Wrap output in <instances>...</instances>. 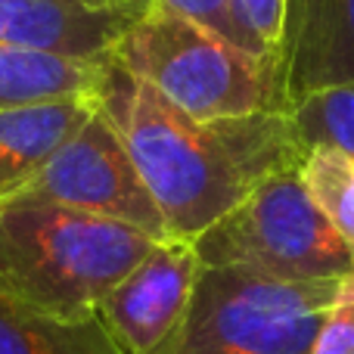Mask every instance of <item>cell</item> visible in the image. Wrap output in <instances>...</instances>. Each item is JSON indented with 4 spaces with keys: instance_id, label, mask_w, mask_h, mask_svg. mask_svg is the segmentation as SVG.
<instances>
[{
    "instance_id": "6da1fadb",
    "label": "cell",
    "mask_w": 354,
    "mask_h": 354,
    "mask_svg": "<svg viewBox=\"0 0 354 354\" xmlns=\"http://www.w3.org/2000/svg\"><path fill=\"white\" fill-rule=\"evenodd\" d=\"M93 106L115 128L165 221L168 239L193 243L270 174L301 162L286 112L202 122L106 56Z\"/></svg>"
},
{
    "instance_id": "7a4b0ae2",
    "label": "cell",
    "mask_w": 354,
    "mask_h": 354,
    "mask_svg": "<svg viewBox=\"0 0 354 354\" xmlns=\"http://www.w3.org/2000/svg\"><path fill=\"white\" fill-rule=\"evenodd\" d=\"M162 239L56 202H0V292L53 317H91Z\"/></svg>"
},
{
    "instance_id": "3957f363",
    "label": "cell",
    "mask_w": 354,
    "mask_h": 354,
    "mask_svg": "<svg viewBox=\"0 0 354 354\" xmlns=\"http://www.w3.org/2000/svg\"><path fill=\"white\" fill-rule=\"evenodd\" d=\"M109 56L174 109L202 122L286 112L274 59L236 47L159 0H149Z\"/></svg>"
},
{
    "instance_id": "277c9868",
    "label": "cell",
    "mask_w": 354,
    "mask_h": 354,
    "mask_svg": "<svg viewBox=\"0 0 354 354\" xmlns=\"http://www.w3.org/2000/svg\"><path fill=\"white\" fill-rule=\"evenodd\" d=\"M339 280L199 264L189 305L153 354H311Z\"/></svg>"
},
{
    "instance_id": "5b68a950",
    "label": "cell",
    "mask_w": 354,
    "mask_h": 354,
    "mask_svg": "<svg viewBox=\"0 0 354 354\" xmlns=\"http://www.w3.org/2000/svg\"><path fill=\"white\" fill-rule=\"evenodd\" d=\"M301 165V162H299ZM299 165L261 180L193 239L205 268H249L277 280H342L354 255L311 199Z\"/></svg>"
},
{
    "instance_id": "8992f818",
    "label": "cell",
    "mask_w": 354,
    "mask_h": 354,
    "mask_svg": "<svg viewBox=\"0 0 354 354\" xmlns=\"http://www.w3.org/2000/svg\"><path fill=\"white\" fill-rule=\"evenodd\" d=\"M16 196H31V199L122 221L153 239H168L165 221L140 171L131 162L122 137L100 115L97 106L78 134Z\"/></svg>"
},
{
    "instance_id": "52a82bcc",
    "label": "cell",
    "mask_w": 354,
    "mask_h": 354,
    "mask_svg": "<svg viewBox=\"0 0 354 354\" xmlns=\"http://www.w3.org/2000/svg\"><path fill=\"white\" fill-rule=\"evenodd\" d=\"M199 274L193 243L162 239L140 264L109 289L97 317L118 354H153L189 305Z\"/></svg>"
},
{
    "instance_id": "ba28073f",
    "label": "cell",
    "mask_w": 354,
    "mask_h": 354,
    "mask_svg": "<svg viewBox=\"0 0 354 354\" xmlns=\"http://www.w3.org/2000/svg\"><path fill=\"white\" fill-rule=\"evenodd\" d=\"M149 0H0V41L100 62Z\"/></svg>"
},
{
    "instance_id": "9c48e42d",
    "label": "cell",
    "mask_w": 354,
    "mask_h": 354,
    "mask_svg": "<svg viewBox=\"0 0 354 354\" xmlns=\"http://www.w3.org/2000/svg\"><path fill=\"white\" fill-rule=\"evenodd\" d=\"M277 68L286 109L320 87L354 84V0H286Z\"/></svg>"
},
{
    "instance_id": "30bf717a",
    "label": "cell",
    "mask_w": 354,
    "mask_h": 354,
    "mask_svg": "<svg viewBox=\"0 0 354 354\" xmlns=\"http://www.w3.org/2000/svg\"><path fill=\"white\" fill-rule=\"evenodd\" d=\"M93 100L0 109V202L25 189L91 118Z\"/></svg>"
},
{
    "instance_id": "8fae6325",
    "label": "cell",
    "mask_w": 354,
    "mask_h": 354,
    "mask_svg": "<svg viewBox=\"0 0 354 354\" xmlns=\"http://www.w3.org/2000/svg\"><path fill=\"white\" fill-rule=\"evenodd\" d=\"M100 62L0 41V109L56 100H91L100 78Z\"/></svg>"
},
{
    "instance_id": "7c38bea8",
    "label": "cell",
    "mask_w": 354,
    "mask_h": 354,
    "mask_svg": "<svg viewBox=\"0 0 354 354\" xmlns=\"http://www.w3.org/2000/svg\"><path fill=\"white\" fill-rule=\"evenodd\" d=\"M0 354H118L97 314L53 317L0 292Z\"/></svg>"
},
{
    "instance_id": "4fadbf2b",
    "label": "cell",
    "mask_w": 354,
    "mask_h": 354,
    "mask_svg": "<svg viewBox=\"0 0 354 354\" xmlns=\"http://www.w3.org/2000/svg\"><path fill=\"white\" fill-rule=\"evenodd\" d=\"M286 118L301 153L326 147L354 162V84H333L305 93L286 109Z\"/></svg>"
},
{
    "instance_id": "5bb4252c",
    "label": "cell",
    "mask_w": 354,
    "mask_h": 354,
    "mask_svg": "<svg viewBox=\"0 0 354 354\" xmlns=\"http://www.w3.org/2000/svg\"><path fill=\"white\" fill-rule=\"evenodd\" d=\"M299 171L311 199L354 255V162L336 149L314 147L305 149Z\"/></svg>"
},
{
    "instance_id": "9a60e30c",
    "label": "cell",
    "mask_w": 354,
    "mask_h": 354,
    "mask_svg": "<svg viewBox=\"0 0 354 354\" xmlns=\"http://www.w3.org/2000/svg\"><path fill=\"white\" fill-rule=\"evenodd\" d=\"M227 12H230L245 50L261 59L277 62L283 44L286 0H227Z\"/></svg>"
},
{
    "instance_id": "2e32d148",
    "label": "cell",
    "mask_w": 354,
    "mask_h": 354,
    "mask_svg": "<svg viewBox=\"0 0 354 354\" xmlns=\"http://www.w3.org/2000/svg\"><path fill=\"white\" fill-rule=\"evenodd\" d=\"M311 354H354V270L339 280V292L326 311Z\"/></svg>"
},
{
    "instance_id": "e0dca14e",
    "label": "cell",
    "mask_w": 354,
    "mask_h": 354,
    "mask_svg": "<svg viewBox=\"0 0 354 354\" xmlns=\"http://www.w3.org/2000/svg\"><path fill=\"white\" fill-rule=\"evenodd\" d=\"M159 3L171 6V10L183 12V16H189V19H196L199 25L212 28L214 35L227 37V41H233L236 47L245 50L243 37H239L236 25H233L230 12H227V0H159Z\"/></svg>"
}]
</instances>
